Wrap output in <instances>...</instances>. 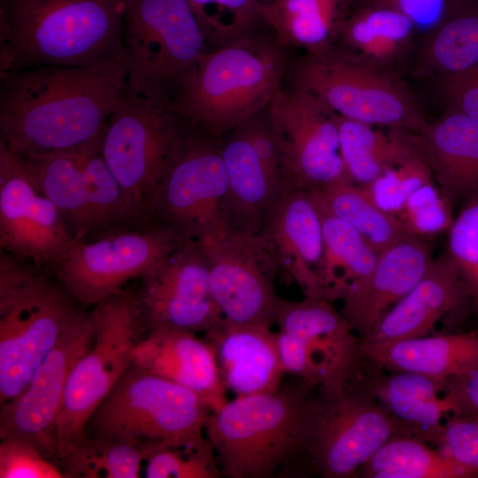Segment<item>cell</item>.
<instances>
[{
    "mask_svg": "<svg viewBox=\"0 0 478 478\" xmlns=\"http://www.w3.org/2000/svg\"><path fill=\"white\" fill-rule=\"evenodd\" d=\"M127 75L122 53L98 65L36 66L2 77L0 140L20 157L89 143L104 132Z\"/></svg>",
    "mask_w": 478,
    "mask_h": 478,
    "instance_id": "1",
    "label": "cell"
},
{
    "mask_svg": "<svg viewBox=\"0 0 478 478\" xmlns=\"http://www.w3.org/2000/svg\"><path fill=\"white\" fill-rule=\"evenodd\" d=\"M301 382L269 393L236 397L212 410L205 436L221 476L294 478L311 469L313 397Z\"/></svg>",
    "mask_w": 478,
    "mask_h": 478,
    "instance_id": "2",
    "label": "cell"
},
{
    "mask_svg": "<svg viewBox=\"0 0 478 478\" xmlns=\"http://www.w3.org/2000/svg\"><path fill=\"white\" fill-rule=\"evenodd\" d=\"M124 0H4L1 78L44 66H87L123 53Z\"/></svg>",
    "mask_w": 478,
    "mask_h": 478,
    "instance_id": "3",
    "label": "cell"
},
{
    "mask_svg": "<svg viewBox=\"0 0 478 478\" xmlns=\"http://www.w3.org/2000/svg\"><path fill=\"white\" fill-rule=\"evenodd\" d=\"M266 26L201 57L173 105L185 119L223 137L267 107L283 85L290 58Z\"/></svg>",
    "mask_w": 478,
    "mask_h": 478,
    "instance_id": "4",
    "label": "cell"
},
{
    "mask_svg": "<svg viewBox=\"0 0 478 478\" xmlns=\"http://www.w3.org/2000/svg\"><path fill=\"white\" fill-rule=\"evenodd\" d=\"M56 279L1 251L0 404L16 397L67 328L77 309Z\"/></svg>",
    "mask_w": 478,
    "mask_h": 478,
    "instance_id": "5",
    "label": "cell"
},
{
    "mask_svg": "<svg viewBox=\"0 0 478 478\" xmlns=\"http://www.w3.org/2000/svg\"><path fill=\"white\" fill-rule=\"evenodd\" d=\"M129 92L174 105L210 50L187 0H124Z\"/></svg>",
    "mask_w": 478,
    "mask_h": 478,
    "instance_id": "6",
    "label": "cell"
},
{
    "mask_svg": "<svg viewBox=\"0 0 478 478\" xmlns=\"http://www.w3.org/2000/svg\"><path fill=\"white\" fill-rule=\"evenodd\" d=\"M211 411L194 391L133 363L88 426L91 436L134 444L148 453L158 444H207L205 424Z\"/></svg>",
    "mask_w": 478,
    "mask_h": 478,
    "instance_id": "7",
    "label": "cell"
},
{
    "mask_svg": "<svg viewBox=\"0 0 478 478\" xmlns=\"http://www.w3.org/2000/svg\"><path fill=\"white\" fill-rule=\"evenodd\" d=\"M92 312L95 339L70 374L57 419L60 463L87 436L92 415L133 364V350L147 330L138 295L127 289L100 302Z\"/></svg>",
    "mask_w": 478,
    "mask_h": 478,
    "instance_id": "8",
    "label": "cell"
},
{
    "mask_svg": "<svg viewBox=\"0 0 478 478\" xmlns=\"http://www.w3.org/2000/svg\"><path fill=\"white\" fill-rule=\"evenodd\" d=\"M185 121L173 105L127 88L107 120L101 154L138 224H150L155 194Z\"/></svg>",
    "mask_w": 478,
    "mask_h": 478,
    "instance_id": "9",
    "label": "cell"
},
{
    "mask_svg": "<svg viewBox=\"0 0 478 478\" xmlns=\"http://www.w3.org/2000/svg\"><path fill=\"white\" fill-rule=\"evenodd\" d=\"M291 87L307 91L341 117L412 133L426 121L403 84L337 44L290 63Z\"/></svg>",
    "mask_w": 478,
    "mask_h": 478,
    "instance_id": "10",
    "label": "cell"
},
{
    "mask_svg": "<svg viewBox=\"0 0 478 478\" xmlns=\"http://www.w3.org/2000/svg\"><path fill=\"white\" fill-rule=\"evenodd\" d=\"M185 120L155 194L149 223L183 240H204L227 231L221 214L227 186L222 137Z\"/></svg>",
    "mask_w": 478,
    "mask_h": 478,
    "instance_id": "11",
    "label": "cell"
},
{
    "mask_svg": "<svg viewBox=\"0 0 478 478\" xmlns=\"http://www.w3.org/2000/svg\"><path fill=\"white\" fill-rule=\"evenodd\" d=\"M185 241L164 227L137 224L74 240L49 267L74 300L96 305L154 270Z\"/></svg>",
    "mask_w": 478,
    "mask_h": 478,
    "instance_id": "12",
    "label": "cell"
},
{
    "mask_svg": "<svg viewBox=\"0 0 478 478\" xmlns=\"http://www.w3.org/2000/svg\"><path fill=\"white\" fill-rule=\"evenodd\" d=\"M324 298L281 299L275 325L276 345L285 374L309 388L332 394L343 389L357 374L360 339Z\"/></svg>",
    "mask_w": 478,
    "mask_h": 478,
    "instance_id": "13",
    "label": "cell"
},
{
    "mask_svg": "<svg viewBox=\"0 0 478 478\" xmlns=\"http://www.w3.org/2000/svg\"><path fill=\"white\" fill-rule=\"evenodd\" d=\"M285 190L352 182L340 150L337 114L305 90L284 85L267 105Z\"/></svg>",
    "mask_w": 478,
    "mask_h": 478,
    "instance_id": "14",
    "label": "cell"
},
{
    "mask_svg": "<svg viewBox=\"0 0 478 478\" xmlns=\"http://www.w3.org/2000/svg\"><path fill=\"white\" fill-rule=\"evenodd\" d=\"M353 380L341 391L313 397L309 459L312 471L325 478L352 477L397 436L386 412Z\"/></svg>",
    "mask_w": 478,
    "mask_h": 478,
    "instance_id": "15",
    "label": "cell"
},
{
    "mask_svg": "<svg viewBox=\"0 0 478 478\" xmlns=\"http://www.w3.org/2000/svg\"><path fill=\"white\" fill-rule=\"evenodd\" d=\"M209 265L212 297L227 320L275 325L280 297L274 279L280 266L268 241L260 234L226 231L198 240Z\"/></svg>",
    "mask_w": 478,
    "mask_h": 478,
    "instance_id": "16",
    "label": "cell"
},
{
    "mask_svg": "<svg viewBox=\"0 0 478 478\" xmlns=\"http://www.w3.org/2000/svg\"><path fill=\"white\" fill-rule=\"evenodd\" d=\"M96 335L92 312L77 311L57 343L23 390L1 406L0 438H19L58 460L56 423L70 374L89 350Z\"/></svg>",
    "mask_w": 478,
    "mask_h": 478,
    "instance_id": "17",
    "label": "cell"
},
{
    "mask_svg": "<svg viewBox=\"0 0 478 478\" xmlns=\"http://www.w3.org/2000/svg\"><path fill=\"white\" fill-rule=\"evenodd\" d=\"M54 204L39 189L22 158L0 140L1 251L50 266L74 241Z\"/></svg>",
    "mask_w": 478,
    "mask_h": 478,
    "instance_id": "18",
    "label": "cell"
},
{
    "mask_svg": "<svg viewBox=\"0 0 478 478\" xmlns=\"http://www.w3.org/2000/svg\"><path fill=\"white\" fill-rule=\"evenodd\" d=\"M138 298L147 330L171 327L205 333L223 318L209 285V265L198 240H187L141 278Z\"/></svg>",
    "mask_w": 478,
    "mask_h": 478,
    "instance_id": "19",
    "label": "cell"
},
{
    "mask_svg": "<svg viewBox=\"0 0 478 478\" xmlns=\"http://www.w3.org/2000/svg\"><path fill=\"white\" fill-rule=\"evenodd\" d=\"M270 243L281 274L306 297L322 298L319 269L324 241L319 211L310 193L285 190L260 232Z\"/></svg>",
    "mask_w": 478,
    "mask_h": 478,
    "instance_id": "20",
    "label": "cell"
},
{
    "mask_svg": "<svg viewBox=\"0 0 478 478\" xmlns=\"http://www.w3.org/2000/svg\"><path fill=\"white\" fill-rule=\"evenodd\" d=\"M133 363L194 391L212 410L227 401L214 350L194 332L165 326L148 329L133 350Z\"/></svg>",
    "mask_w": 478,
    "mask_h": 478,
    "instance_id": "21",
    "label": "cell"
},
{
    "mask_svg": "<svg viewBox=\"0 0 478 478\" xmlns=\"http://www.w3.org/2000/svg\"><path fill=\"white\" fill-rule=\"evenodd\" d=\"M204 335L214 350L224 387L235 397L274 392L281 386L285 373L271 328L222 318Z\"/></svg>",
    "mask_w": 478,
    "mask_h": 478,
    "instance_id": "22",
    "label": "cell"
},
{
    "mask_svg": "<svg viewBox=\"0 0 478 478\" xmlns=\"http://www.w3.org/2000/svg\"><path fill=\"white\" fill-rule=\"evenodd\" d=\"M432 260L429 245L412 236L378 254L365 284L342 301L340 312L360 340L419 282Z\"/></svg>",
    "mask_w": 478,
    "mask_h": 478,
    "instance_id": "23",
    "label": "cell"
},
{
    "mask_svg": "<svg viewBox=\"0 0 478 478\" xmlns=\"http://www.w3.org/2000/svg\"><path fill=\"white\" fill-rule=\"evenodd\" d=\"M410 139L451 204L478 195V121L451 110Z\"/></svg>",
    "mask_w": 478,
    "mask_h": 478,
    "instance_id": "24",
    "label": "cell"
},
{
    "mask_svg": "<svg viewBox=\"0 0 478 478\" xmlns=\"http://www.w3.org/2000/svg\"><path fill=\"white\" fill-rule=\"evenodd\" d=\"M366 382L363 388L386 412L397 436L435 444L447 421L444 419L458 412L444 382L411 372H393Z\"/></svg>",
    "mask_w": 478,
    "mask_h": 478,
    "instance_id": "25",
    "label": "cell"
},
{
    "mask_svg": "<svg viewBox=\"0 0 478 478\" xmlns=\"http://www.w3.org/2000/svg\"><path fill=\"white\" fill-rule=\"evenodd\" d=\"M221 152L227 175L221 203L226 228L258 235L283 188L266 170L239 127L222 137Z\"/></svg>",
    "mask_w": 478,
    "mask_h": 478,
    "instance_id": "26",
    "label": "cell"
},
{
    "mask_svg": "<svg viewBox=\"0 0 478 478\" xmlns=\"http://www.w3.org/2000/svg\"><path fill=\"white\" fill-rule=\"evenodd\" d=\"M469 295L448 256L433 259L419 282L360 342L389 343L427 335Z\"/></svg>",
    "mask_w": 478,
    "mask_h": 478,
    "instance_id": "27",
    "label": "cell"
},
{
    "mask_svg": "<svg viewBox=\"0 0 478 478\" xmlns=\"http://www.w3.org/2000/svg\"><path fill=\"white\" fill-rule=\"evenodd\" d=\"M360 356L391 372H411L446 382L478 366V334L473 331L389 343L360 342Z\"/></svg>",
    "mask_w": 478,
    "mask_h": 478,
    "instance_id": "28",
    "label": "cell"
},
{
    "mask_svg": "<svg viewBox=\"0 0 478 478\" xmlns=\"http://www.w3.org/2000/svg\"><path fill=\"white\" fill-rule=\"evenodd\" d=\"M319 211L324 250L319 269L322 298L344 300L371 275L378 254L351 225L331 213L314 191L309 192Z\"/></svg>",
    "mask_w": 478,
    "mask_h": 478,
    "instance_id": "29",
    "label": "cell"
},
{
    "mask_svg": "<svg viewBox=\"0 0 478 478\" xmlns=\"http://www.w3.org/2000/svg\"><path fill=\"white\" fill-rule=\"evenodd\" d=\"M352 0H273L260 4L264 23L279 45L322 50L336 42Z\"/></svg>",
    "mask_w": 478,
    "mask_h": 478,
    "instance_id": "30",
    "label": "cell"
},
{
    "mask_svg": "<svg viewBox=\"0 0 478 478\" xmlns=\"http://www.w3.org/2000/svg\"><path fill=\"white\" fill-rule=\"evenodd\" d=\"M103 135L74 149L19 156L39 189L61 213L75 240L86 238L89 232L84 166L88 153Z\"/></svg>",
    "mask_w": 478,
    "mask_h": 478,
    "instance_id": "31",
    "label": "cell"
},
{
    "mask_svg": "<svg viewBox=\"0 0 478 478\" xmlns=\"http://www.w3.org/2000/svg\"><path fill=\"white\" fill-rule=\"evenodd\" d=\"M414 32V24L406 16L388 8L360 4L343 21L335 44L384 69L403 57Z\"/></svg>",
    "mask_w": 478,
    "mask_h": 478,
    "instance_id": "32",
    "label": "cell"
},
{
    "mask_svg": "<svg viewBox=\"0 0 478 478\" xmlns=\"http://www.w3.org/2000/svg\"><path fill=\"white\" fill-rule=\"evenodd\" d=\"M337 126L346 170L352 182L361 187L371 183L414 150L409 131L392 128L385 135L374 130L372 125L338 114Z\"/></svg>",
    "mask_w": 478,
    "mask_h": 478,
    "instance_id": "33",
    "label": "cell"
},
{
    "mask_svg": "<svg viewBox=\"0 0 478 478\" xmlns=\"http://www.w3.org/2000/svg\"><path fill=\"white\" fill-rule=\"evenodd\" d=\"M368 478H473L478 470L466 466L426 442L395 436L385 443L357 474Z\"/></svg>",
    "mask_w": 478,
    "mask_h": 478,
    "instance_id": "34",
    "label": "cell"
},
{
    "mask_svg": "<svg viewBox=\"0 0 478 478\" xmlns=\"http://www.w3.org/2000/svg\"><path fill=\"white\" fill-rule=\"evenodd\" d=\"M313 191L331 213L356 229L377 254L408 237L397 218L382 210L361 186L339 181Z\"/></svg>",
    "mask_w": 478,
    "mask_h": 478,
    "instance_id": "35",
    "label": "cell"
},
{
    "mask_svg": "<svg viewBox=\"0 0 478 478\" xmlns=\"http://www.w3.org/2000/svg\"><path fill=\"white\" fill-rule=\"evenodd\" d=\"M478 66V10L470 4L428 35L421 68L442 78Z\"/></svg>",
    "mask_w": 478,
    "mask_h": 478,
    "instance_id": "36",
    "label": "cell"
},
{
    "mask_svg": "<svg viewBox=\"0 0 478 478\" xmlns=\"http://www.w3.org/2000/svg\"><path fill=\"white\" fill-rule=\"evenodd\" d=\"M102 139L103 136L91 148L84 166L89 213V232L84 239L138 224L130 212L119 182L101 154Z\"/></svg>",
    "mask_w": 478,
    "mask_h": 478,
    "instance_id": "37",
    "label": "cell"
},
{
    "mask_svg": "<svg viewBox=\"0 0 478 478\" xmlns=\"http://www.w3.org/2000/svg\"><path fill=\"white\" fill-rule=\"evenodd\" d=\"M146 457L136 445L87 435L61 464L66 477L136 478Z\"/></svg>",
    "mask_w": 478,
    "mask_h": 478,
    "instance_id": "38",
    "label": "cell"
},
{
    "mask_svg": "<svg viewBox=\"0 0 478 478\" xmlns=\"http://www.w3.org/2000/svg\"><path fill=\"white\" fill-rule=\"evenodd\" d=\"M210 48L249 34L264 23L259 0H187Z\"/></svg>",
    "mask_w": 478,
    "mask_h": 478,
    "instance_id": "39",
    "label": "cell"
},
{
    "mask_svg": "<svg viewBox=\"0 0 478 478\" xmlns=\"http://www.w3.org/2000/svg\"><path fill=\"white\" fill-rule=\"evenodd\" d=\"M431 182V170L414 149L363 188L382 210L395 216L417 189Z\"/></svg>",
    "mask_w": 478,
    "mask_h": 478,
    "instance_id": "40",
    "label": "cell"
},
{
    "mask_svg": "<svg viewBox=\"0 0 478 478\" xmlns=\"http://www.w3.org/2000/svg\"><path fill=\"white\" fill-rule=\"evenodd\" d=\"M147 478H219L222 477L212 445L183 447L155 445L148 451Z\"/></svg>",
    "mask_w": 478,
    "mask_h": 478,
    "instance_id": "41",
    "label": "cell"
},
{
    "mask_svg": "<svg viewBox=\"0 0 478 478\" xmlns=\"http://www.w3.org/2000/svg\"><path fill=\"white\" fill-rule=\"evenodd\" d=\"M447 256L478 313V195L467 200L449 229Z\"/></svg>",
    "mask_w": 478,
    "mask_h": 478,
    "instance_id": "42",
    "label": "cell"
},
{
    "mask_svg": "<svg viewBox=\"0 0 478 478\" xmlns=\"http://www.w3.org/2000/svg\"><path fill=\"white\" fill-rule=\"evenodd\" d=\"M407 236L424 238L449 231L451 204L434 182L417 189L395 215Z\"/></svg>",
    "mask_w": 478,
    "mask_h": 478,
    "instance_id": "43",
    "label": "cell"
},
{
    "mask_svg": "<svg viewBox=\"0 0 478 478\" xmlns=\"http://www.w3.org/2000/svg\"><path fill=\"white\" fill-rule=\"evenodd\" d=\"M1 478L66 477L52 460L33 443L13 437L2 438L0 443Z\"/></svg>",
    "mask_w": 478,
    "mask_h": 478,
    "instance_id": "44",
    "label": "cell"
},
{
    "mask_svg": "<svg viewBox=\"0 0 478 478\" xmlns=\"http://www.w3.org/2000/svg\"><path fill=\"white\" fill-rule=\"evenodd\" d=\"M359 4L396 11L409 18L416 31L430 35L469 4L466 0H358Z\"/></svg>",
    "mask_w": 478,
    "mask_h": 478,
    "instance_id": "45",
    "label": "cell"
},
{
    "mask_svg": "<svg viewBox=\"0 0 478 478\" xmlns=\"http://www.w3.org/2000/svg\"><path fill=\"white\" fill-rule=\"evenodd\" d=\"M435 444L458 462L478 470V418L450 417Z\"/></svg>",
    "mask_w": 478,
    "mask_h": 478,
    "instance_id": "46",
    "label": "cell"
},
{
    "mask_svg": "<svg viewBox=\"0 0 478 478\" xmlns=\"http://www.w3.org/2000/svg\"><path fill=\"white\" fill-rule=\"evenodd\" d=\"M269 174L283 188L279 150L267 107L238 126Z\"/></svg>",
    "mask_w": 478,
    "mask_h": 478,
    "instance_id": "47",
    "label": "cell"
},
{
    "mask_svg": "<svg viewBox=\"0 0 478 478\" xmlns=\"http://www.w3.org/2000/svg\"><path fill=\"white\" fill-rule=\"evenodd\" d=\"M442 79L443 93L451 110L478 121V66Z\"/></svg>",
    "mask_w": 478,
    "mask_h": 478,
    "instance_id": "48",
    "label": "cell"
},
{
    "mask_svg": "<svg viewBox=\"0 0 478 478\" xmlns=\"http://www.w3.org/2000/svg\"><path fill=\"white\" fill-rule=\"evenodd\" d=\"M444 383L447 392L456 404V415L478 418V366Z\"/></svg>",
    "mask_w": 478,
    "mask_h": 478,
    "instance_id": "49",
    "label": "cell"
},
{
    "mask_svg": "<svg viewBox=\"0 0 478 478\" xmlns=\"http://www.w3.org/2000/svg\"><path fill=\"white\" fill-rule=\"evenodd\" d=\"M273 0H259V3L260 4H267V3H270L272 2Z\"/></svg>",
    "mask_w": 478,
    "mask_h": 478,
    "instance_id": "50",
    "label": "cell"
}]
</instances>
